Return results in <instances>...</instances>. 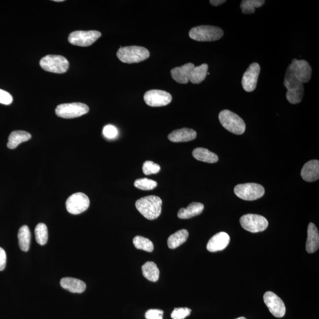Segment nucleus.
I'll return each instance as SVG.
<instances>
[{"mask_svg": "<svg viewBox=\"0 0 319 319\" xmlns=\"http://www.w3.org/2000/svg\"><path fill=\"white\" fill-rule=\"evenodd\" d=\"M189 37L198 42H214L219 40L224 36V31L220 27L206 26H196L189 31Z\"/></svg>", "mask_w": 319, "mask_h": 319, "instance_id": "39448f33", "label": "nucleus"}, {"mask_svg": "<svg viewBox=\"0 0 319 319\" xmlns=\"http://www.w3.org/2000/svg\"><path fill=\"white\" fill-rule=\"evenodd\" d=\"M234 192L240 199L247 201H253L263 197L265 189L262 185L249 183L236 185L234 188Z\"/></svg>", "mask_w": 319, "mask_h": 319, "instance_id": "0eeeda50", "label": "nucleus"}, {"mask_svg": "<svg viewBox=\"0 0 319 319\" xmlns=\"http://www.w3.org/2000/svg\"><path fill=\"white\" fill-rule=\"evenodd\" d=\"M240 224L246 231L257 233L266 230L268 226L267 219L259 215L247 214L240 218Z\"/></svg>", "mask_w": 319, "mask_h": 319, "instance_id": "9d476101", "label": "nucleus"}, {"mask_svg": "<svg viewBox=\"0 0 319 319\" xmlns=\"http://www.w3.org/2000/svg\"><path fill=\"white\" fill-rule=\"evenodd\" d=\"M54 2H63V0H55V1H54Z\"/></svg>", "mask_w": 319, "mask_h": 319, "instance_id": "ea45409f", "label": "nucleus"}, {"mask_svg": "<svg viewBox=\"0 0 319 319\" xmlns=\"http://www.w3.org/2000/svg\"><path fill=\"white\" fill-rule=\"evenodd\" d=\"M301 175L304 181L312 182L319 179V161L313 160L308 161L302 168Z\"/></svg>", "mask_w": 319, "mask_h": 319, "instance_id": "a211bd4d", "label": "nucleus"}, {"mask_svg": "<svg viewBox=\"0 0 319 319\" xmlns=\"http://www.w3.org/2000/svg\"><path fill=\"white\" fill-rule=\"evenodd\" d=\"M319 247V234L316 226L310 223L308 227L306 249L310 254L317 252Z\"/></svg>", "mask_w": 319, "mask_h": 319, "instance_id": "aec40b11", "label": "nucleus"}, {"mask_svg": "<svg viewBox=\"0 0 319 319\" xmlns=\"http://www.w3.org/2000/svg\"><path fill=\"white\" fill-rule=\"evenodd\" d=\"M118 130L112 125H107L103 129V134L107 138L113 139L116 138L118 135Z\"/></svg>", "mask_w": 319, "mask_h": 319, "instance_id": "f704fd0d", "label": "nucleus"}, {"mask_svg": "<svg viewBox=\"0 0 319 319\" xmlns=\"http://www.w3.org/2000/svg\"><path fill=\"white\" fill-rule=\"evenodd\" d=\"M87 105L83 103L74 102L63 103L56 107L55 113L59 117L71 119L80 117L89 112Z\"/></svg>", "mask_w": 319, "mask_h": 319, "instance_id": "6e6552de", "label": "nucleus"}, {"mask_svg": "<svg viewBox=\"0 0 319 319\" xmlns=\"http://www.w3.org/2000/svg\"><path fill=\"white\" fill-rule=\"evenodd\" d=\"M196 137V132L188 128L174 130L168 135V139L174 143L188 142L193 140Z\"/></svg>", "mask_w": 319, "mask_h": 319, "instance_id": "6ab92c4d", "label": "nucleus"}, {"mask_svg": "<svg viewBox=\"0 0 319 319\" xmlns=\"http://www.w3.org/2000/svg\"><path fill=\"white\" fill-rule=\"evenodd\" d=\"M264 3V0H243L241 4L242 12L244 14H253L256 8H260Z\"/></svg>", "mask_w": 319, "mask_h": 319, "instance_id": "c85d7f7f", "label": "nucleus"}, {"mask_svg": "<svg viewBox=\"0 0 319 319\" xmlns=\"http://www.w3.org/2000/svg\"><path fill=\"white\" fill-rule=\"evenodd\" d=\"M18 239L20 249L23 252H28L30 245L31 233L27 225H23L20 228L18 232Z\"/></svg>", "mask_w": 319, "mask_h": 319, "instance_id": "cd10ccee", "label": "nucleus"}, {"mask_svg": "<svg viewBox=\"0 0 319 319\" xmlns=\"http://www.w3.org/2000/svg\"><path fill=\"white\" fill-rule=\"evenodd\" d=\"M101 37V33L98 31H75L71 33L68 41L70 44L81 47H88L92 45Z\"/></svg>", "mask_w": 319, "mask_h": 319, "instance_id": "1a4fd4ad", "label": "nucleus"}, {"mask_svg": "<svg viewBox=\"0 0 319 319\" xmlns=\"http://www.w3.org/2000/svg\"><path fill=\"white\" fill-rule=\"evenodd\" d=\"M163 311L158 309H150L147 311L146 319H163Z\"/></svg>", "mask_w": 319, "mask_h": 319, "instance_id": "e433bc0d", "label": "nucleus"}, {"mask_svg": "<svg viewBox=\"0 0 319 319\" xmlns=\"http://www.w3.org/2000/svg\"><path fill=\"white\" fill-rule=\"evenodd\" d=\"M7 256L5 251L0 247V271L5 270L6 266Z\"/></svg>", "mask_w": 319, "mask_h": 319, "instance_id": "4c0bfd02", "label": "nucleus"}, {"mask_svg": "<svg viewBox=\"0 0 319 319\" xmlns=\"http://www.w3.org/2000/svg\"><path fill=\"white\" fill-rule=\"evenodd\" d=\"M214 6H218L226 2L225 0H210L209 2Z\"/></svg>", "mask_w": 319, "mask_h": 319, "instance_id": "58836bf2", "label": "nucleus"}, {"mask_svg": "<svg viewBox=\"0 0 319 319\" xmlns=\"http://www.w3.org/2000/svg\"><path fill=\"white\" fill-rule=\"evenodd\" d=\"M133 244L136 249L151 253L154 250L153 242L150 239L141 236H136L133 239Z\"/></svg>", "mask_w": 319, "mask_h": 319, "instance_id": "c756f323", "label": "nucleus"}, {"mask_svg": "<svg viewBox=\"0 0 319 319\" xmlns=\"http://www.w3.org/2000/svg\"><path fill=\"white\" fill-rule=\"evenodd\" d=\"M135 206L143 217L152 221L156 220L160 216L162 200L157 196H145L136 201Z\"/></svg>", "mask_w": 319, "mask_h": 319, "instance_id": "f257e3e1", "label": "nucleus"}, {"mask_svg": "<svg viewBox=\"0 0 319 319\" xmlns=\"http://www.w3.org/2000/svg\"><path fill=\"white\" fill-rule=\"evenodd\" d=\"M284 85L288 89L286 98L290 103L297 104L302 101L304 93L303 84L295 76L289 67L285 75Z\"/></svg>", "mask_w": 319, "mask_h": 319, "instance_id": "f03ea898", "label": "nucleus"}, {"mask_svg": "<svg viewBox=\"0 0 319 319\" xmlns=\"http://www.w3.org/2000/svg\"><path fill=\"white\" fill-rule=\"evenodd\" d=\"M219 119L226 130L236 135H241L245 131V122L232 111L225 110L219 114Z\"/></svg>", "mask_w": 319, "mask_h": 319, "instance_id": "20e7f679", "label": "nucleus"}, {"mask_svg": "<svg viewBox=\"0 0 319 319\" xmlns=\"http://www.w3.org/2000/svg\"><path fill=\"white\" fill-rule=\"evenodd\" d=\"M236 319H246L245 317H240L238 318H236Z\"/></svg>", "mask_w": 319, "mask_h": 319, "instance_id": "a19ab883", "label": "nucleus"}, {"mask_svg": "<svg viewBox=\"0 0 319 319\" xmlns=\"http://www.w3.org/2000/svg\"><path fill=\"white\" fill-rule=\"evenodd\" d=\"M145 101L147 105L152 107H159L169 104L172 96L169 93L153 89L145 93Z\"/></svg>", "mask_w": 319, "mask_h": 319, "instance_id": "f8f14e48", "label": "nucleus"}, {"mask_svg": "<svg viewBox=\"0 0 319 319\" xmlns=\"http://www.w3.org/2000/svg\"><path fill=\"white\" fill-rule=\"evenodd\" d=\"M13 96L3 89H0V103L4 105H10L13 102Z\"/></svg>", "mask_w": 319, "mask_h": 319, "instance_id": "c9c22d12", "label": "nucleus"}, {"mask_svg": "<svg viewBox=\"0 0 319 319\" xmlns=\"http://www.w3.org/2000/svg\"><path fill=\"white\" fill-rule=\"evenodd\" d=\"M264 301L269 310L274 316L281 318L286 314V306L282 300L273 292H267L264 294Z\"/></svg>", "mask_w": 319, "mask_h": 319, "instance_id": "4468645a", "label": "nucleus"}, {"mask_svg": "<svg viewBox=\"0 0 319 319\" xmlns=\"http://www.w3.org/2000/svg\"><path fill=\"white\" fill-rule=\"evenodd\" d=\"M192 312V310L189 308H175L171 314V317L173 319H185L189 316Z\"/></svg>", "mask_w": 319, "mask_h": 319, "instance_id": "72a5a7b5", "label": "nucleus"}, {"mask_svg": "<svg viewBox=\"0 0 319 319\" xmlns=\"http://www.w3.org/2000/svg\"><path fill=\"white\" fill-rule=\"evenodd\" d=\"M289 67L295 76L303 84L307 83L310 80L312 69L307 61L294 59Z\"/></svg>", "mask_w": 319, "mask_h": 319, "instance_id": "ddd939ff", "label": "nucleus"}, {"mask_svg": "<svg viewBox=\"0 0 319 319\" xmlns=\"http://www.w3.org/2000/svg\"><path fill=\"white\" fill-rule=\"evenodd\" d=\"M90 205L88 196L83 193H74L68 198L66 202L68 212L73 215H78L85 212Z\"/></svg>", "mask_w": 319, "mask_h": 319, "instance_id": "9b49d317", "label": "nucleus"}, {"mask_svg": "<svg viewBox=\"0 0 319 319\" xmlns=\"http://www.w3.org/2000/svg\"><path fill=\"white\" fill-rule=\"evenodd\" d=\"M150 55L148 49L137 46L121 47L117 53L118 58L125 63L141 62L149 58Z\"/></svg>", "mask_w": 319, "mask_h": 319, "instance_id": "7ed1b4c3", "label": "nucleus"}, {"mask_svg": "<svg viewBox=\"0 0 319 319\" xmlns=\"http://www.w3.org/2000/svg\"><path fill=\"white\" fill-rule=\"evenodd\" d=\"M160 169L159 165L152 161H146L143 164V171L146 175L158 173Z\"/></svg>", "mask_w": 319, "mask_h": 319, "instance_id": "473e14b6", "label": "nucleus"}, {"mask_svg": "<svg viewBox=\"0 0 319 319\" xmlns=\"http://www.w3.org/2000/svg\"><path fill=\"white\" fill-rule=\"evenodd\" d=\"M193 156L197 160L208 163H217L219 160L218 156L209 150L205 148H196L192 152Z\"/></svg>", "mask_w": 319, "mask_h": 319, "instance_id": "b1692460", "label": "nucleus"}, {"mask_svg": "<svg viewBox=\"0 0 319 319\" xmlns=\"http://www.w3.org/2000/svg\"><path fill=\"white\" fill-rule=\"evenodd\" d=\"M204 209V205L201 203L193 202L186 207L179 210L178 217L180 219H190L201 214Z\"/></svg>", "mask_w": 319, "mask_h": 319, "instance_id": "4be33fe9", "label": "nucleus"}, {"mask_svg": "<svg viewBox=\"0 0 319 319\" xmlns=\"http://www.w3.org/2000/svg\"><path fill=\"white\" fill-rule=\"evenodd\" d=\"M260 71V64L257 63H253L250 64L245 73L243 74L242 85L246 92H251L255 90Z\"/></svg>", "mask_w": 319, "mask_h": 319, "instance_id": "2eb2a0df", "label": "nucleus"}, {"mask_svg": "<svg viewBox=\"0 0 319 319\" xmlns=\"http://www.w3.org/2000/svg\"><path fill=\"white\" fill-rule=\"evenodd\" d=\"M229 242L230 237L227 233L219 232L210 239L207 244V250L212 253L220 252L227 248Z\"/></svg>", "mask_w": 319, "mask_h": 319, "instance_id": "dca6fc26", "label": "nucleus"}, {"mask_svg": "<svg viewBox=\"0 0 319 319\" xmlns=\"http://www.w3.org/2000/svg\"><path fill=\"white\" fill-rule=\"evenodd\" d=\"M189 232L186 229H181L169 236L167 240L168 248L175 249L185 243L188 238Z\"/></svg>", "mask_w": 319, "mask_h": 319, "instance_id": "393cba45", "label": "nucleus"}, {"mask_svg": "<svg viewBox=\"0 0 319 319\" xmlns=\"http://www.w3.org/2000/svg\"><path fill=\"white\" fill-rule=\"evenodd\" d=\"M31 138V135L28 132L21 130L14 131L9 135L7 148L12 150L16 149L21 143L27 141Z\"/></svg>", "mask_w": 319, "mask_h": 319, "instance_id": "5701e85b", "label": "nucleus"}, {"mask_svg": "<svg viewBox=\"0 0 319 319\" xmlns=\"http://www.w3.org/2000/svg\"><path fill=\"white\" fill-rule=\"evenodd\" d=\"M36 239L39 244L44 245L48 240V229L45 224H39L35 228Z\"/></svg>", "mask_w": 319, "mask_h": 319, "instance_id": "7c9ffc66", "label": "nucleus"}, {"mask_svg": "<svg viewBox=\"0 0 319 319\" xmlns=\"http://www.w3.org/2000/svg\"><path fill=\"white\" fill-rule=\"evenodd\" d=\"M194 67V64L188 63L182 66L174 67L171 70V77L179 84H188L190 75Z\"/></svg>", "mask_w": 319, "mask_h": 319, "instance_id": "f3484780", "label": "nucleus"}, {"mask_svg": "<svg viewBox=\"0 0 319 319\" xmlns=\"http://www.w3.org/2000/svg\"><path fill=\"white\" fill-rule=\"evenodd\" d=\"M207 70H208V65L206 63L202 64L199 66H195L190 75L189 81L194 84L201 83L205 80Z\"/></svg>", "mask_w": 319, "mask_h": 319, "instance_id": "bb28decb", "label": "nucleus"}, {"mask_svg": "<svg viewBox=\"0 0 319 319\" xmlns=\"http://www.w3.org/2000/svg\"><path fill=\"white\" fill-rule=\"evenodd\" d=\"M40 65L43 69L49 73L61 74L66 73L69 63L64 56L49 55L43 57Z\"/></svg>", "mask_w": 319, "mask_h": 319, "instance_id": "423d86ee", "label": "nucleus"}, {"mask_svg": "<svg viewBox=\"0 0 319 319\" xmlns=\"http://www.w3.org/2000/svg\"><path fill=\"white\" fill-rule=\"evenodd\" d=\"M135 188L143 191H151L157 187V183L148 178L138 179L134 182Z\"/></svg>", "mask_w": 319, "mask_h": 319, "instance_id": "2f4dec72", "label": "nucleus"}, {"mask_svg": "<svg viewBox=\"0 0 319 319\" xmlns=\"http://www.w3.org/2000/svg\"><path fill=\"white\" fill-rule=\"evenodd\" d=\"M60 283V286L64 289L74 293H83L87 288V286L84 281L75 278H63L61 279Z\"/></svg>", "mask_w": 319, "mask_h": 319, "instance_id": "412c9836", "label": "nucleus"}, {"mask_svg": "<svg viewBox=\"0 0 319 319\" xmlns=\"http://www.w3.org/2000/svg\"><path fill=\"white\" fill-rule=\"evenodd\" d=\"M143 274L148 280L157 282L159 280L160 270L157 265L152 261H148L142 267Z\"/></svg>", "mask_w": 319, "mask_h": 319, "instance_id": "a878e982", "label": "nucleus"}]
</instances>
